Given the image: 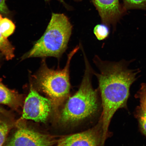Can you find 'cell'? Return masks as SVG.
Returning a JSON list of instances; mask_svg holds the SVG:
<instances>
[{"label":"cell","instance_id":"18","mask_svg":"<svg viewBox=\"0 0 146 146\" xmlns=\"http://www.w3.org/2000/svg\"><path fill=\"white\" fill-rule=\"evenodd\" d=\"M5 111L3 110L0 107V113H3Z\"/></svg>","mask_w":146,"mask_h":146},{"label":"cell","instance_id":"1","mask_svg":"<svg viewBox=\"0 0 146 146\" xmlns=\"http://www.w3.org/2000/svg\"><path fill=\"white\" fill-rule=\"evenodd\" d=\"M94 62L100 70L94 74L99 83L103 108L102 138L105 140L109 135L110 124L115 113L119 109H127L130 88L140 70L129 69L128 63L124 60L105 61L96 56Z\"/></svg>","mask_w":146,"mask_h":146},{"label":"cell","instance_id":"20","mask_svg":"<svg viewBox=\"0 0 146 146\" xmlns=\"http://www.w3.org/2000/svg\"><path fill=\"white\" fill-rule=\"evenodd\" d=\"M45 1H50V0H45ZM58 1H60V2H62V3H63V0H58Z\"/></svg>","mask_w":146,"mask_h":146},{"label":"cell","instance_id":"13","mask_svg":"<svg viewBox=\"0 0 146 146\" xmlns=\"http://www.w3.org/2000/svg\"><path fill=\"white\" fill-rule=\"evenodd\" d=\"M135 98L139 100V105L138 107L146 114V84H141Z\"/></svg>","mask_w":146,"mask_h":146},{"label":"cell","instance_id":"7","mask_svg":"<svg viewBox=\"0 0 146 146\" xmlns=\"http://www.w3.org/2000/svg\"><path fill=\"white\" fill-rule=\"evenodd\" d=\"M102 22L115 30L117 24L127 14V11L119 0H92Z\"/></svg>","mask_w":146,"mask_h":146},{"label":"cell","instance_id":"5","mask_svg":"<svg viewBox=\"0 0 146 146\" xmlns=\"http://www.w3.org/2000/svg\"><path fill=\"white\" fill-rule=\"evenodd\" d=\"M52 102L40 95L33 88L25 99L22 115L19 121L32 120L36 122L46 121L52 110Z\"/></svg>","mask_w":146,"mask_h":146},{"label":"cell","instance_id":"3","mask_svg":"<svg viewBox=\"0 0 146 146\" xmlns=\"http://www.w3.org/2000/svg\"><path fill=\"white\" fill-rule=\"evenodd\" d=\"M83 53L84 74L78 90L69 98L61 111L60 121L62 125H72L90 117L97 112L99 107L97 91L91 84L93 71Z\"/></svg>","mask_w":146,"mask_h":146},{"label":"cell","instance_id":"16","mask_svg":"<svg viewBox=\"0 0 146 146\" xmlns=\"http://www.w3.org/2000/svg\"><path fill=\"white\" fill-rule=\"evenodd\" d=\"M11 128L10 124L0 119V146L4 145Z\"/></svg>","mask_w":146,"mask_h":146},{"label":"cell","instance_id":"9","mask_svg":"<svg viewBox=\"0 0 146 146\" xmlns=\"http://www.w3.org/2000/svg\"><path fill=\"white\" fill-rule=\"evenodd\" d=\"M0 104L16 110L23 108V97L15 91L7 88L0 80Z\"/></svg>","mask_w":146,"mask_h":146},{"label":"cell","instance_id":"6","mask_svg":"<svg viewBox=\"0 0 146 146\" xmlns=\"http://www.w3.org/2000/svg\"><path fill=\"white\" fill-rule=\"evenodd\" d=\"M3 146H52L56 143L54 137L20 125Z\"/></svg>","mask_w":146,"mask_h":146},{"label":"cell","instance_id":"2","mask_svg":"<svg viewBox=\"0 0 146 146\" xmlns=\"http://www.w3.org/2000/svg\"><path fill=\"white\" fill-rule=\"evenodd\" d=\"M72 29L65 15L52 13L44 33L31 49L23 55L21 59L47 57L59 59L67 48Z\"/></svg>","mask_w":146,"mask_h":146},{"label":"cell","instance_id":"17","mask_svg":"<svg viewBox=\"0 0 146 146\" xmlns=\"http://www.w3.org/2000/svg\"><path fill=\"white\" fill-rule=\"evenodd\" d=\"M6 0H0V12L4 14L8 13L9 10L7 6Z\"/></svg>","mask_w":146,"mask_h":146},{"label":"cell","instance_id":"15","mask_svg":"<svg viewBox=\"0 0 146 146\" xmlns=\"http://www.w3.org/2000/svg\"><path fill=\"white\" fill-rule=\"evenodd\" d=\"M135 115L137 120L140 131L146 137V114L137 107Z\"/></svg>","mask_w":146,"mask_h":146},{"label":"cell","instance_id":"10","mask_svg":"<svg viewBox=\"0 0 146 146\" xmlns=\"http://www.w3.org/2000/svg\"><path fill=\"white\" fill-rule=\"evenodd\" d=\"M0 51L8 60L14 56V48L10 42L0 32Z\"/></svg>","mask_w":146,"mask_h":146},{"label":"cell","instance_id":"4","mask_svg":"<svg viewBox=\"0 0 146 146\" xmlns=\"http://www.w3.org/2000/svg\"><path fill=\"white\" fill-rule=\"evenodd\" d=\"M80 46H76L69 53L66 65L62 69L49 68L45 60L40 68L34 76V82L40 90L48 96L51 101L60 103L68 96L70 89L69 67L72 58Z\"/></svg>","mask_w":146,"mask_h":146},{"label":"cell","instance_id":"11","mask_svg":"<svg viewBox=\"0 0 146 146\" xmlns=\"http://www.w3.org/2000/svg\"><path fill=\"white\" fill-rule=\"evenodd\" d=\"M15 29L14 24L7 18H3L0 23V32L7 38L13 33Z\"/></svg>","mask_w":146,"mask_h":146},{"label":"cell","instance_id":"14","mask_svg":"<svg viewBox=\"0 0 146 146\" xmlns=\"http://www.w3.org/2000/svg\"><path fill=\"white\" fill-rule=\"evenodd\" d=\"M94 31L96 38L100 41L108 37L110 33L109 27L104 24L97 25L94 27Z\"/></svg>","mask_w":146,"mask_h":146},{"label":"cell","instance_id":"12","mask_svg":"<svg viewBox=\"0 0 146 146\" xmlns=\"http://www.w3.org/2000/svg\"><path fill=\"white\" fill-rule=\"evenodd\" d=\"M123 4L127 11L141 10L146 11V0H123Z\"/></svg>","mask_w":146,"mask_h":146},{"label":"cell","instance_id":"8","mask_svg":"<svg viewBox=\"0 0 146 146\" xmlns=\"http://www.w3.org/2000/svg\"><path fill=\"white\" fill-rule=\"evenodd\" d=\"M102 123L84 132L63 137L56 146H101Z\"/></svg>","mask_w":146,"mask_h":146},{"label":"cell","instance_id":"19","mask_svg":"<svg viewBox=\"0 0 146 146\" xmlns=\"http://www.w3.org/2000/svg\"><path fill=\"white\" fill-rule=\"evenodd\" d=\"M3 18L2 17V16L0 14V23H1V20Z\"/></svg>","mask_w":146,"mask_h":146}]
</instances>
